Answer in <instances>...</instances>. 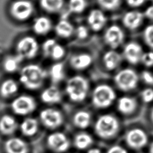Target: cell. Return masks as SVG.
I'll use <instances>...</instances> for the list:
<instances>
[{
  "mask_svg": "<svg viewBox=\"0 0 153 153\" xmlns=\"http://www.w3.org/2000/svg\"><path fill=\"white\" fill-rule=\"evenodd\" d=\"M46 71L36 64H28L20 71L19 81L27 89L35 90L43 85L47 77Z\"/></svg>",
  "mask_w": 153,
  "mask_h": 153,
  "instance_id": "6da1fadb",
  "label": "cell"
},
{
  "mask_svg": "<svg viewBox=\"0 0 153 153\" xmlns=\"http://www.w3.org/2000/svg\"><path fill=\"white\" fill-rule=\"evenodd\" d=\"M89 90V82L82 76L75 75L70 78L66 84L65 91L73 102H81L87 97Z\"/></svg>",
  "mask_w": 153,
  "mask_h": 153,
  "instance_id": "7a4b0ae2",
  "label": "cell"
},
{
  "mask_svg": "<svg viewBox=\"0 0 153 153\" xmlns=\"http://www.w3.org/2000/svg\"><path fill=\"white\" fill-rule=\"evenodd\" d=\"M119 123L112 115L105 114L99 117L94 124L97 135L103 139H110L118 131Z\"/></svg>",
  "mask_w": 153,
  "mask_h": 153,
  "instance_id": "3957f363",
  "label": "cell"
},
{
  "mask_svg": "<svg viewBox=\"0 0 153 153\" xmlns=\"http://www.w3.org/2000/svg\"><path fill=\"white\" fill-rule=\"evenodd\" d=\"M115 97L116 93L112 87L108 84H100L94 88L91 100L96 108H106L113 103Z\"/></svg>",
  "mask_w": 153,
  "mask_h": 153,
  "instance_id": "277c9868",
  "label": "cell"
},
{
  "mask_svg": "<svg viewBox=\"0 0 153 153\" xmlns=\"http://www.w3.org/2000/svg\"><path fill=\"white\" fill-rule=\"evenodd\" d=\"M114 79L119 89L123 91H129L136 88L139 82V76L134 70L124 68L115 75Z\"/></svg>",
  "mask_w": 153,
  "mask_h": 153,
  "instance_id": "5b68a950",
  "label": "cell"
},
{
  "mask_svg": "<svg viewBox=\"0 0 153 153\" xmlns=\"http://www.w3.org/2000/svg\"><path fill=\"white\" fill-rule=\"evenodd\" d=\"M39 46L38 41L31 36L20 39L16 46L17 55L22 59H32L38 54Z\"/></svg>",
  "mask_w": 153,
  "mask_h": 153,
  "instance_id": "8992f818",
  "label": "cell"
},
{
  "mask_svg": "<svg viewBox=\"0 0 153 153\" xmlns=\"http://www.w3.org/2000/svg\"><path fill=\"white\" fill-rule=\"evenodd\" d=\"M34 11L33 3L29 0H16L10 6V13L15 20L23 22L28 20Z\"/></svg>",
  "mask_w": 153,
  "mask_h": 153,
  "instance_id": "52a82bcc",
  "label": "cell"
},
{
  "mask_svg": "<svg viewBox=\"0 0 153 153\" xmlns=\"http://www.w3.org/2000/svg\"><path fill=\"white\" fill-rule=\"evenodd\" d=\"M11 108L16 114L26 115L35 111L36 108V103L33 97L23 94L17 97L12 101Z\"/></svg>",
  "mask_w": 153,
  "mask_h": 153,
  "instance_id": "ba28073f",
  "label": "cell"
},
{
  "mask_svg": "<svg viewBox=\"0 0 153 153\" xmlns=\"http://www.w3.org/2000/svg\"><path fill=\"white\" fill-rule=\"evenodd\" d=\"M39 118L42 124L50 129L57 128L63 122L62 113L53 108H46L42 110L39 114Z\"/></svg>",
  "mask_w": 153,
  "mask_h": 153,
  "instance_id": "9c48e42d",
  "label": "cell"
},
{
  "mask_svg": "<svg viewBox=\"0 0 153 153\" xmlns=\"http://www.w3.org/2000/svg\"><path fill=\"white\" fill-rule=\"evenodd\" d=\"M103 38L105 44L112 50H114L122 44L124 39V33L119 26L112 25L105 30Z\"/></svg>",
  "mask_w": 153,
  "mask_h": 153,
  "instance_id": "30bf717a",
  "label": "cell"
},
{
  "mask_svg": "<svg viewBox=\"0 0 153 153\" xmlns=\"http://www.w3.org/2000/svg\"><path fill=\"white\" fill-rule=\"evenodd\" d=\"M47 143L51 150L59 153L66 151L70 145L67 137L61 132H54L50 134L47 137Z\"/></svg>",
  "mask_w": 153,
  "mask_h": 153,
  "instance_id": "8fae6325",
  "label": "cell"
},
{
  "mask_svg": "<svg viewBox=\"0 0 153 153\" xmlns=\"http://www.w3.org/2000/svg\"><path fill=\"white\" fill-rule=\"evenodd\" d=\"M126 141L130 148L139 149L146 145L148 141V136L143 130L133 128L126 133Z\"/></svg>",
  "mask_w": 153,
  "mask_h": 153,
  "instance_id": "7c38bea8",
  "label": "cell"
},
{
  "mask_svg": "<svg viewBox=\"0 0 153 153\" xmlns=\"http://www.w3.org/2000/svg\"><path fill=\"white\" fill-rule=\"evenodd\" d=\"M143 54L142 48L136 42H129L124 47L123 55L124 59L131 65H136L140 62Z\"/></svg>",
  "mask_w": 153,
  "mask_h": 153,
  "instance_id": "4fadbf2b",
  "label": "cell"
},
{
  "mask_svg": "<svg viewBox=\"0 0 153 153\" xmlns=\"http://www.w3.org/2000/svg\"><path fill=\"white\" fill-rule=\"evenodd\" d=\"M87 23L92 30L98 32L105 26L106 23V18L102 10L93 9L88 14Z\"/></svg>",
  "mask_w": 153,
  "mask_h": 153,
  "instance_id": "5bb4252c",
  "label": "cell"
},
{
  "mask_svg": "<svg viewBox=\"0 0 153 153\" xmlns=\"http://www.w3.org/2000/svg\"><path fill=\"white\" fill-rule=\"evenodd\" d=\"M143 14L137 10H131L124 14L122 19L123 25L129 30H133L139 27L143 20Z\"/></svg>",
  "mask_w": 153,
  "mask_h": 153,
  "instance_id": "9a60e30c",
  "label": "cell"
},
{
  "mask_svg": "<svg viewBox=\"0 0 153 153\" xmlns=\"http://www.w3.org/2000/svg\"><path fill=\"white\" fill-rule=\"evenodd\" d=\"M4 149L6 153H27L28 146L27 143L19 137H11L4 143Z\"/></svg>",
  "mask_w": 153,
  "mask_h": 153,
  "instance_id": "2e32d148",
  "label": "cell"
},
{
  "mask_svg": "<svg viewBox=\"0 0 153 153\" xmlns=\"http://www.w3.org/2000/svg\"><path fill=\"white\" fill-rule=\"evenodd\" d=\"M92 62V57L88 53H79L72 56L69 60L71 67L76 70L87 68Z\"/></svg>",
  "mask_w": 153,
  "mask_h": 153,
  "instance_id": "e0dca14e",
  "label": "cell"
},
{
  "mask_svg": "<svg viewBox=\"0 0 153 153\" xmlns=\"http://www.w3.org/2000/svg\"><path fill=\"white\" fill-rule=\"evenodd\" d=\"M41 100L47 104H55L60 102L62 93L56 86H50L46 88L41 94Z\"/></svg>",
  "mask_w": 153,
  "mask_h": 153,
  "instance_id": "ac0fdd59",
  "label": "cell"
},
{
  "mask_svg": "<svg viewBox=\"0 0 153 153\" xmlns=\"http://www.w3.org/2000/svg\"><path fill=\"white\" fill-rule=\"evenodd\" d=\"M52 28L51 20L45 16H40L35 19L32 25L33 32L38 35L47 34Z\"/></svg>",
  "mask_w": 153,
  "mask_h": 153,
  "instance_id": "d6986e66",
  "label": "cell"
},
{
  "mask_svg": "<svg viewBox=\"0 0 153 153\" xmlns=\"http://www.w3.org/2000/svg\"><path fill=\"white\" fill-rule=\"evenodd\" d=\"M18 127V124L13 116L8 114L0 118V132L4 135H10L14 133Z\"/></svg>",
  "mask_w": 153,
  "mask_h": 153,
  "instance_id": "ffe728a7",
  "label": "cell"
},
{
  "mask_svg": "<svg viewBox=\"0 0 153 153\" xmlns=\"http://www.w3.org/2000/svg\"><path fill=\"white\" fill-rule=\"evenodd\" d=\"M122 57L119 53L114 50L106 51L103 56V62L105 68L109 71L116 69L120 64Z\"/></svg>",
  "mask_w": 153,
  "mask_h": 153,
  "instance_id": "44dd1931",
  "label": "cell"
},
{
  "mask_svg": "<svg viewBox=\"0 0 153 153\" xmlns=\"http://www.w3.org/2000/svg\"><path fill=\"white\" fill-rule=\"evenodd\" d=\"M137 102L135 99L130 96L120 97L117 102L118 111L124 115L131 114L136 108Z\"/></svg>",
  "mask_w": 153,
  "mask_h": 153,
  "instance_id": "7402d4cb",
  "label": "cell"
},
{
  "mask_svg": "<svg viewBox=\"0 0 153 153\" xmlns=\"http://www.w3.org/2000/svg\"><path fill=\"white\" fill-rule=\"evenodd\" d=\"M38 126V122L35 118L29 117L22 122L20 125V129L24 136L30 137L37 133Z\"/></svg>",
  "mask_w": 153,
  "mask_h": 153,
  "instance_id": "603a6c76",
  "label": "cell"
},
{
  "mask_svg": "<svg viewBox=\"0 0 153 153\" xmlns=\"http://www.w3.org/2000/svg\"><path fill=\"white\" fill-rule=\"evenodd\" d=\"M19 86L13 79L4 80L0 85V95L4 98H8L17 93Z\"/></svg>",
  "mask_w": 153,
  "mask_h": 153,
  "instance_id": "cb8c5ba5",
  "label": "cell"
},
{
  "mask_svg": "<svg viewBox=\"0 0 153 153\" xmlns=\"http://www.w3.org/2000/svg\"><path fill=\"white\" fill-rule=\"evenodd\" d=\"M54 30L56 35L59 36L68 38L72 35L74 28L73 25L69 21L66 19H62L56 24Z\"/></svg>",
  "mask_w": 153,
  "mask_h": 153,
  "instance_id": "d4e9b609",
  "label": "cell"
},
{
  "mask_svg": "<svg viewBox=\"0 0 153 153\" xmlns=\"http://www.w3.org/2000/svg\"><path fill=\"white\" fill-rule=\"evenodd\" d=\"M64 2V0H39V5L45 11L55 13L62 8Z\"/></svg>",
  "mask_w": 153,
  "mask_h": 153,
  "instance_id": "484cf974",
  "label": "cell"
},
{
  "mask_svg": "<svg viewBox=\"0 0 153 153\" xmlns=\"http://www.w3.org/2000/svg\"><path fill=\"white\" fill-rule=\"evenodd\" d=\"M22 59L17 56H10L7 57L3 62L4 70L7 73H14L20 67Z\"/></svg>",
  "mask_w": 153,
  "mask_h": 153,
  "instance_id": "4316f807",
  "label": "cell"
},
{
  "mask_svg": "<svg viewBox=\"0 0 153 153\" xmlns=\"http://www.w3.org/2000/svg\"><path fill=\"white\" fill-rule=\"evenodd\" d=\"M90 120V114L87 111H79L74 115L73 121L76 127L80 128H85L89 126Z\"/></svg>",
  "mask_w": 153,
  "mask_h": 153,
  "instance_id": "83f0119b",
  "label": "cell"
},
{
  "mask_svg": "<svg viewBox=\"0 0 153 153\" xmlns=\"http://www.w3.org/2000/svg\"><path fill=\"white\" fill-rule=\"evenodd\" d=\"M49 75L53 82L58 83L61 81L65 76L63 64L59 62L53 65L50 68Z\"/></svg>",
  "mask_w": 153,
  "mask_h": 153,
  "instance_id": "f1b7e54d",
  "label": "cell"
},
{
  "mask_svg": "<svg viewBox=\"0 0 153 153\" xmlns=\"http://www.w3.org/2000/svg\"><path fill=\"white\" fill-rule=\"evenodd\" d=\"M93 142V139L90 135L85 133L78 134L74 139L75 146L79 149H84L88 147Z\"/></svg>",
  "mask_w": 153,
  "mask_h": 153,
  "instance_id": "f546056e",
  "label": "cell"
},
{
  "mask_svg": "<svg viewBox=\"0 0 153 153\" xmlns=\"http://www.w3.org/2000/svg\"><path fill=\"white\" fill-rule=\"evenodd\" d=\"M87 7L85 0H69L68 11L71 13H82Z\"/></svg>",
  "mask_w": 153,
  "mask_h": 153,
  "instance_id": "4dcf8cb0",
  "label": "cell"
},
{
  "mask_svg": "<svg viewBox=\"0 0 153 153\" xmlns=\"http://www.w3.org/2000/svg\"><path fill=\"white\" fill-rule=\"evenodd\" d=\"M65 54V49L64 47L57 42L52 48L49 57L54 60H59L63 58Z\"/></svg>",
  "mask_w": 153,
  "mask_h": 153,
  "instance_id": "1f68e13d",
  "label": "cell"
},
{
  "mask_svg": "<svg viewBox=\"0 0 153 153\" xmlns=\"http://www.w3.org/2000/svg\"><path fill=\"white\" fill-rule=\"evenodd\" d=\"M121 0H97L99 5L104 10L111 11L117 9L120 5Z\"/></svg>",
  "mask_w": 153,
  "mask_h": 153,
  "instance_id": "d6a6232c",
  "label": "cell"
},
{
  "mask_svg": "<svg viewBox=\"0 0 153 153\" xmlns=\"http://www.w3.org/2000/svg\"><path fill=\"white\" fill-rule=\"evenodd\" d=\"M143 35L145 44L153 49V25H149L145 28Z\"/></svg>",
  "mask_w": 153,
  "mask_h": 153,
  "instance_id": "836d02e7",
  "label": "cell"
},
{
  "mask_svg": "<svg viewBox=\"0 0 153 153\" xmlns=\"http://www.w3.org/2000/svg\"><path fill=\"white\" fill-rule=\"evenodd\" d=\"M57 43L54 39L49 38L46 39L42 45V50L43 54L46 57H49L50 51L53 47V46Z\"/></svg>",
  "mask_w": 153,
  "mask_h": 153,
  "instance_id": "e575fe53",
  "label": "cell"
},
{
  "mask_svg": "<svg viewBox=\"0 0 153 153\" xmlns=\"http://www.w3.org/2000/svg\"><path fill=\"white\" fill-rule=\"evenodd\" d=\"M140 62L147 67L153 66V51H150L143 53Z\"/></svg>",
  "mask_w": 153,
  "mask_h": 153,
  "instance_id": "d590c367",
  "label": "cell"
},
{
  "mask_svg": "<svg viewBox=\"0 0 153 153\" xmlns=\"http://www.w3.org/2000/svg\"><path fill=\"white\" fill-rule=\"evenodd\" d=\"M142 100L145 103H150L153 100V89L146 88L143 89L140 93Z\"/></svg>",
  "mask_w": 153,
  "mask_h": 153,
  "instance_id": "8d00e7d4",
  "label": "cell"
},
{
  "mask_svg": "<svg viewBox=\"0 0 153 153\" xmlns=\"http://www.w3.org/2000/svg\"><path fill=\"white\" fill-rule=\"evenodd\" d=\"M88 29L83 25H80L76 29V35L79 39H84L87 38L88 36Z\"/></svg>",
  "mask_w": 153,
  "mask_h": 153,
  "instance_id": "74e56055",
  "label": "cell"
},
{
  "mask_svg": "<svg viewBox=\"0 0 153 153\" xmlns=\"http://www.w3.org/2000/svg\"><path fill=\"white\" fill-rule=\"evenodd\" d=\"M143 81L149 85H153V74L148 71H144L141 74Z\"/></svg>",
  "mask_w": 153,
  "mask_h": 153,
  "instance_id": "f35d334b",
  "label": "cell"
},
{
  "mask_svg": "<svg viewBox=\"0 0 153 153\" xmlns=\"http://www.w3.org/2000/svg\"><path fill=\"white\" fill-rule=\"evenodd\" d=\"M106 153H128L127 151L122 146L119 145H115L111 147Z\"/></svg>",
  "mask_w": 153,
  "mask_h": 153,
  "instance_id": "ab89813d",
  "label": "cell"
},
{
  "mask_svg": "<svg viewBox=\"0 0 153 153\" xmlns=\"http://www.w3.org/2000/svg\"><path fill=\"white\" fill-rule=\"evenodd\" d=\"M146 0H126L128 5L131 7H139L145 3Z\"/></svg>",
  "mask_w": 153,
  "mask_h": 153,
  "instance_id": "60d3db41",
  "label": "cell"
},
{
  "mask_svg": "<svg viewBox=\"0 0 153 153\" xmlns=\"http://www.w3.org/2000/svg\"><path fill=\"white\" fill-rule=\"evenodd\" d=\"M143 16L151 20H153V5L148 7L144 13Z\"/></svg>",
  "mask_w": 153,
  "mask_h": 153,
  "instance_id": "b9f144b4",
  "label": "cell"
},
{
  "mask_svg": "<svg viewBox=\"0 0 153 153\" xmlns=\"http://www.w3.org/2000/svg\"><path fill=\"white\" fill-rule=\"evenodd\" d=\"M87 153H102L100 150L98 148H91L89 149L87 152Z\"/></svg>",
  "mask_w": 153,
  "mask_h": 153,
  "instance_id": "7bdbcfd3",
  "label": "cell"
},
{
  "mask_svg": "<svg viewBox=\"0 0 153 153\" xmlns=\"http://www.w3.org/2000/svg\"><path fill=\"white\" fill-rule=\"evenodd\" d=\"M149 153H153V142L149 146Z\"/></svg>",
  "mask_w": 153,
  "mask_h": 153,
  "instance_id": "ee69618b",
  "label": "cell"
},
{
  "mask_svg": "<svg viewBox=\"0 0 153 153\" xmlns=\"http://www.w3.org/2000/svg\"><path fill=\"white\" fill-rule=\"evenodd\" d=\"M151 118H152V120L153 121V108H152V109L151 111Z\"/></svg>",
  "mask_w": 153,
  "mask_h": 153,
  "instance_id": "f6af8a7d",
  "label": "cell"
},
{
  "mask_svg": "<svg viewBox=\"0 0 153 153\" xmlns=\"http://www.w3.org/2000/svg\"><path fill=\"white\" fill-rule=\"evenodd\" d=\"M150 1H151V2H153V0H149Z\"/></svg>",
  "mask_w": 153,
  "mask_h": 153,
  "instance_id": "bcb514c9",
  "label": "cell"
}]
</instances>
